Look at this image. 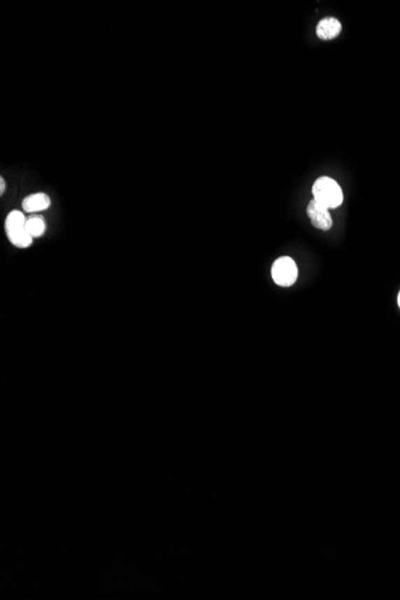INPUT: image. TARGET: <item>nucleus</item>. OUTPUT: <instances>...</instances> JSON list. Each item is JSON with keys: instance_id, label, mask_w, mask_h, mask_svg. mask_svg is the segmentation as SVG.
<instances>
[{"instance_id": "f257e3e1", "label": "nucleus", "mask_w": 400, "mask_h": 600, "mask_svg": "<svg viewBox=\"0 0 400 600\" xmlns=\"http://www.w3.org/2000/svg\"><path fill=\"white\" fill-rule=\"evenodd\" d=\"M314 200L325 208H337L342 205L344 196L337 181L329 176H321L314 183L312 188Z\"/></svg>"}, {"instance_id": "f03ea898", "label": "nucleus", "mask_w": 400, "mask_h": 600, "mask_svg": "<svg viewBox=\"0 0 400 600\" xmlns=\"http://www.w3.org/2000/svg\"><path fill=\"white\" fill-rule=\"evenodd\" d=\"M27 217L21 211H11L5 220V231L8 238L17 248H28L31 246L34 238L30 236L27 228Z\"/></svg>"}, {"instance_id": "7ed1b4c3", "label": "nucleus", "mask_w": 400, "mask_h": 600, "mask_svg": "<svg viewBox=\"0 0 400 600\" xmlns=\"http://www.w3.org/2000/svg\"><path fill=\"white\" fill-rule=\"evenodd\" d=\"M297 263L290 257L277 259L272 265V278L280 287H292L297 282Z\"/></svg>"}, {"instance_id": "20e7f679", "label": "nucleus", "mask_w": 400, "mask_h": 600, "mask_svg": "<svg viewBox=\"0 0 400 600\" xmlns=\"http://www.w3.org/2000/svg\"><path fill=\"white\" fill-rule=\"evenodd\" d=\"M307 215H308L312 224L321 230H329L332 228L334 221L332 217L329 215V208H325L324 205L319 204L315 200L313 199L309 201L307 206Z\"/></svg>"}, {"instance_id": "39448f33", "label": "nucleus", "mask_w": 400, "mask_h": 600, "mask_svg": "<svg viewBox=\"0 0 400 600\" xmlns=\"http://www.w3.org/2000/svg\"><path fill=\"white\" fill-rule=\"evenodd\" d=\"M50 198L46 193H34L30 196L25 197L22 201L23 211L27 213H38L46 211L50 208Z\"/></svg>"}, {"instance_id": "423d86ee", "label": "nucleus", "mask_w": 400, "mask_h": 600, "mask_svg": "<svg viewBox=\"0 0 400 600\" xmlns=\"http://www.w3.org/2000/svg\"><path fill=\"white\" fill-rule=\"evenodd\" d=\"M342 31V24L334 17H326L319 22L317 27V38L321 40H332Z\"/></svg>"}, {"instance_id": "0eeeda50", "label": "nucleus", "mask_w": 400, "mask_h": 600, "mask_svg": "<svg viewBox=\"0 0 400 600\" xmlns=\"http://www.w3.org/2000/svg\"><path fill=\"white\" fill-rule=\"evenodd\" d=\"M25 228L30 236L33 238H41L43 234L46 233L47 225L46 221L43 217L40 215H30L27 218Z\"/></svg>"}, {"instance_id": "6e6552de", "label": "nucleus", "mask_w": 400, "mask_h": 600, "mask_svg": "<svg viewBox=\"0 0 400 600\" xmlns=\"http://www.w3.org/2000/svg\"><path fill=\"white\" fill-rule=\"evenodd\" d=\"M5 190H6V184H5L4 178H0V194L1 196L4 194Z\"/></svg>"}, {"instance_id": "1a4fd4ad", "label": "nucleus", "mask_w": 400, "mask_h": 600, "mask_svg": "<svg viewBox=\"0 0 400 600\" xmlns=\"http://www.w3.org/2000/svg\"><path fill=\"white\" fill-rule=\"evenodd\" d=\"M398 304H399V307H400V292H399V297H398Z\"/></svg>"}]
</instances>
